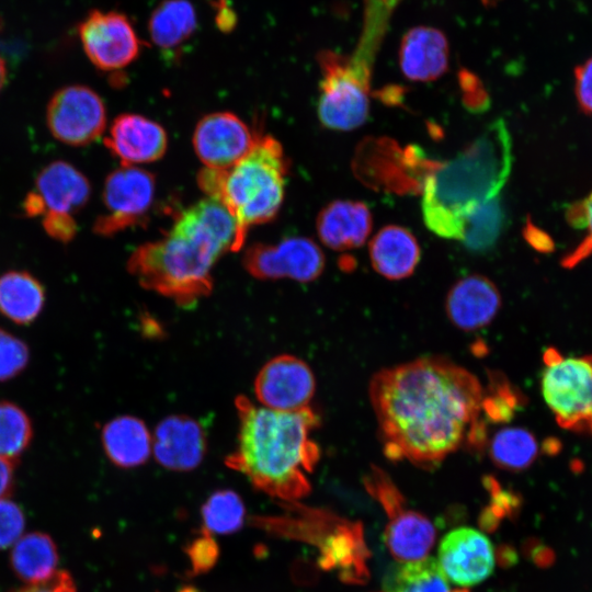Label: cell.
<instances>
[{
    "instance_id": "6da1fadb",
    "label": "cell",
    "mask_w": 592,
    "mask_h": 592,
    "mask_svg": "<svg viewBox=\"0 0 592 592\" xmlns=\"http://www.w3.org/2000/svg\"><path fill=\"white\" fill-rule=\"evenodd\" d=\"M383 449L390 460L430 469L463 445L487 444L483 388L466 368L426 356L384 368L369 382Z\"/></svg>"
},
{
    "instance_id": "7a4b0ae2",
    "label": "cell",
    "mask_w": 592,
    "mask_h": 592,
    "mask_svg": "<svg viewBox=\"0 0 592 592\" xmlns=\"http://www.w3.org/2000/svg\"><path fill=\"white\" fill-rule=\"evenodd\" d=\"M235 235L228 210L206 197L179 214L163 238L134 250L127 270L143 287L192 306L210 294L213 267L231 251Z\"/></svg>"
},
{
    "instance_id": "3957f363",
    "label": "cell",
    "mask_w": 592,
    "mask_h": 592,
    "mask_svg": "<svg viewBox=\"0 0 592 592\" xmlns=\"http://www.w3.org/2000/svg\"><path fill=\"white\" fill-rule=\"evenodd\" d=\"M238 434L235 449L226 457L229 468L244 475L269 496L293 501L310 491L308 474L312 473L320 449L311 433L319 417L307 407L297 411H278L236 399Z\"/></svg>"
},
{
    "instance_id": "277c9868",
    "label": "cell",
    "mask_w": 592,
    "mask_h": 592,
    "mask_svg": "<svg viewBox=\"0 0 592 592\" xmlns=\"http://www.w3.org/2000/svg\"><path fill=\"white\" fill-rule=\"evenodd\" d=\"M511 167V136L504 121L496 119L456 157L431 166L421 203L426 227L460 241L468 216L499 196Z\"/></svg>"
},
{
    "instance_id": "5b68a950",
    "label": "cell",
    "mask_w": 592,
    "mask_h": 592,
    "mask_svg": "<svg viewBox=\"0 0 592 592\" xmlns=\"http://www.w3.org/2000/svg\"><path fill=\"white\" fill-rule=\"evenodd\" d=\"M287 169L281 143L258 133L251 150L231 168H203L198 172L200 189L207 197L218 201L235 220L231 251L242 248L252 226L277 215L284 200Z\"/></svg>"
},
{
    "instance_id": "8992f818",
    "label": "cell",
    "mask_w": 592,
    "mask_h": 592,
    "mask_svg": "<svg viewBox=\"0 0 592 592\" xmlns=\"http://www.w3.org/2000/svg\"><path fill=\"white\" fill-rule=\"evenodd\" d=\"M386 24L383 14L366 11L358 45L351 56L329 49L317 55L321 70L317 114L325 127L351 130L367 119L369 79Z\"/></svg>"
},
{
    "instance_id": "52a82bcc",
    "label": "cell",
    "mask_w": 592,
    "mask_h": 592,
    "mask_svg": "<svg viewBox=\"0 0 592 592\" xmlns=\"http://www.w3.org/2000/svg\"><path fill=\"white\" fill-rule=\"evenodd\" d=\"M543 398L558 425L592 435V354L565 357L557 349L543 354Z\"/></svg>"
},
{
    "instance_id": "ba28073f",
    "label": "cell",
    "mask_w": 592,
    "mask_h": 592,
    "mask_svg": "<svg viewBox=\"0 0 592 592\" xmlns=\"http://www.w3.org/2000/svg\"><path fill=\"white\" fill-rule=\"evenodd\" d=\"M364 486L387 515L384 540L395 559L408 561L426 557L435 542L433 523L407 506L402 493L379 467H372L364 477Z\"/></svg>"
},
{
    "instance_id": "9c48e42d",
    "label": "cell",
    "mask_w": 592,
    "mask_h": 592,
    "mask_svg": "<svg viewBox=\"0 0 592 592\" xmlns=\"http://www.w3.org/2000/svg\"><path fill=\"white\" fill-rule=\"evenodd\" d=\"M46 125L58 141L73 147L87 146L103 135L106 109L102 98L90 87L68 84L50 96Z\"/></svg>"
},
{
    "instance_id": "30bf717a",
    "label": "cell",
    "mask_w": 592,
    "mask_h": 592,
    "mask_svg": "<svg viewBox=\"0 0 592 592\" xmlns=\"http://www.w3.org/2000/svg\"><path fill=\"white\" fill-rule=\"evenodd\" d=\"M155 177L138 167L121 166L107 174L102 200L105 213L96 217L93 232L102 237L114 235L139 224L152 205Z\"/></svg>"
},
{
    "instance_id": "8fae6325",
    "label": "cell",
    "mask_w": 592,
    "mask_h": 592,
    "mask_svg": "<svg viewBox=\"0 0 592 592\" xmlns=\"http://www.w3.org/2000/svg\"><path fill=\"white\" fill-rule=\"evenodd\" d=\"M242 262L247 272L260 280L289 278L306 283L321 275L326 259L310 238L288 237L274 244H251Z\"/></svg>"
},
{
    "instance_id": "7c38bea8",
    "label": "cell",
    "mask_w": 592,
    "mask_h": 592,
    "mask_svg": "<svg viewBox=\"0 0 592 592\" xmlns=\"http://www.w3.org/2000/svg\"><path fill=\"white\" fill-rule=\"evenodd\" d=\"M78 33L87 57L103 71L127 67L141 48L128 18L116 11H90L80 22Z\"/></svg>"
},
{
    "instance_id": "4fadbf2b",
    "label": "cell",
    "mask_w": 592,
    "mask_h": 592,
    "mask_svg": "<svg viewBox=\"0 0 592 592\" xmlns=\"http://www.w3.org/2000/svg\"><path fill=\"white\" fill-rule=\"evenodd\" d=\"M316 391L312 369L301 358L283 354L267 361L254 379L259 405L278 411H297L309 407Z\"/></svg>"
},
{
    "instance_id": "5bb4252c",
    "label": "cell",
    "mask_w": 592,
    "mask_h": 592,
    "mask_svg": "<svg viewBox=\"0 0 592 592\" xmlns=\"http://www.w3.org/2000/svg\"><path fill=\"white\" fill-rule=\"evenodd\" d=\"M257 134L236 114L215 112L196 124L193 148L204 168L226 170L251 150Z\"/></svg>"
},
{
    "instance_id": "9a60e30c",
    "label": "cell",
    "mask_w": 592,
    "mask_h": 592,
    "mask_svg": "<svg viewBox=\"0 0 592 592\" xmlns=\"http://www.w3.org/2000/svg\"><path fill=\"white\" fill-rule=\"evenodd\" d=\"M494 560L488 537L469 526L452 530L439 546L437 562L447 580L459 588L485 581L493 571Z\"/></svg>"
},
{
    "instance_id": "2e32d148",
    "label": "cell",
    "mask_w": 592,
    "mask_h": 592,
    "mask_svg": "<svg viewBox=\"0 0 592 592\" xmlns=\"http://www.w3.org/2000/svg\"><path fill=\"white\" fill-rule=\"evenodd\" d=\"M104 145L122 166L136 167L161 159L168 148V136L159 123L124 113L113 119Z\"/></svg>"
},
{
    "instance_id": "e0dca14e",
    "label": "cell",
    "mask_w": 592,
    "mask_h": 592,
    "mask_svg": "<svg viewBox=\"0 0 592 592\" xmlns=\"http://www.w3.org/2000/svg\"><path fill=\"white\" fill-rule=\"evenodd\" d=\"M205 452V432L191 417H166L152 432V455L167 469L192 470L201 464Z\"/></svg>"
},
{
    "instance_id": "ac0fdd59",
    "label": "cell",
    "mask_w": 592,
    "mask_h": 592,
    "mask_svg": "<svg viewBox=\"0 0 592 592\" xmlns=\"http://www.w3.org/2000/svg\"><path fill=\"white\" fill-rule=\"evenodd\" d=\"M501 295L493 282L482 275H468L448 291L445 309L460 330L475 331L488 326L499 312Z\"/></svg>"
},
{
    "instance_id": "d6986e66",
    "label": "cell",
    "mask_w": 592,
    "mask_h": 592,
    "mask_svg": "<svg viewBox=\"0 0 592 592\" xmlns=\"http://www.w3.org/2000/svg\"><path fill=\"white\" fill-rule=\"evenodd\" d=\"M34 189L42 202L43 215H73L86 206L92 192L89 179L65 160L43 167L35 178Z\"/></svg>"
},
{
    "instance_id": "ffe728a7",
    "label": "cell",
    "mask_w": 592,
    "mask_h": 592,
    "mask_svg": "<svg viewBox=\"0 0 592 592\" xmlns=\"http://www.w3.org/2000/svg\"><path fill=\"white\" fill-rule=\"evenodd\" d=\"M449 47L445 34L432 26H415L401 38L399 66L406 78L433 81L448 68Z\"/></svg>"
},
{
    "instance_id": "44dd1931",
    "label": "cell",
    "mask_w": 592,
    "mask_h": 592,
    "mask_svg": "<svg viewBox=\"0 0 592 592\" xmlns=\"http://www.w3.org/2000/svg\"><path fill=\"white\" fill-rule=\"evenodd\" d=\"M372 214L366 204L337 200L325 206L317 216L319 239L332 250L355 249L366 241L372 230Z\"/></svg>"
},
{
    "instance_id": "7402d4cb",
    "label": "cell",
    "mask_w": 592,
    "mask_h": 592,
    "mask_svg": "<svg viewBox=\"0 0 592 592\" xmlns=\"http://www.w3.org/2000/svg\"><path fill=\"white\" fill-rule=\"evenodd\" d=\"M369 258L374 270L388 280L410 276L421 255L415 237L405 227H383L369 241Z\"/></svg>"
},
{
    "instance_id": "603a6c76",
    "label": "cell",
    "mask_w": 592,
    "mask_h": 592,
    "mask_svg": "<svg viewBox=\"0 0 592 592\" xmlns=\"http://www.w3.org/2000/svg\"><path fill=\"white\" fill-rule=\"evenodd\" d=\"M101 443L106 457L119 468H135L152 455V433L134 415H118L101 430Z\"/></svg>"
},
{
    "instance_id": "cb8c5ba5",
    "label": "cell",
    "mask_w": 592,
    "mask_h": 592,
    "mask_svg": "<svg viewBox=\"0 0 592 592\" xmlns=\"http://www.w3.org/2000/svg\"><path fill=\"white\" fill-rule=\"evenodd\" d=\"M46 293L37 277L24 270L0 275V314L12 322L27 326L43 311Z\"/></svg>"
},
{
    "instance_id": "d4e9b609",
    "label": "cell",
    "mask_w": 592,
    "mask_h": 592,
    "mask_svg": "<svg viewBox=\"0 0 592 592\" xmlns=\"http://www.w3.org/2000/svg\"><path fill=\"white\" fill-rule=\"evenodd\" d=\"M58 551L53 538L42 532L21 536L10 554V565L16 577L27 584H36L57 572Z\"/></svg>"
},
{
    "instance_id": "484cf974",
    "label": "cell",
    "mask_w": 592,
    "mask_h": 592,
    "mask_svg": "<svg viewBox=\"0 0 592 592\" xmlns=\"http://www.w3.org/2000/svg\"><path fill=\"white\" fill-rule=\"evenodd\" d=\"M383 587L385 592H468L465 588L452 589L437 560L428 556L391 566Z\"/></svg>"
},
{
    "instance_id": "4316f807",
    "label": "cell",
    "mask_w": 592,
    "mask_h": 592,
    "mask_svg": "<svg viewBox=\"0 0 592 592\" xmlns=\"http://www.w3.org/2000/svg\"><path fill=\"white\" fill-rule=\"evenodd\" d=\"M196 24V11L189 0H164L152 11L148 31L158 47L172 49L193 35Z\"/></svg>"
},
{
    "instance_id": "83f0119b",
    "label": "cell",
    "mask_w": 592,
    "mask_h": 592,
    "mask_svg": "<svg viewBox=\"0 0 592 592\" xmlns=\"http://www.w3.org/2000/svg\"><path fill=\"white\" fill-rule=\"evenodd\" d=\"M539 452L538 443L526 429L503 428L489 443V455L496 466L508 471H521L528 468Z\"/></svg>"
},
{
    "instance_id": "f1b7e54d",
    "label": "cell",
    "mask_w": 592,
    "mask_h": 592,
    "mask_svg": "<svg viewBox=\"0 0 592 592\" xmlns=\"http://www.w3.org/2000/svg\"><path fill=\"white\" fill-rule=\"evenodd\" d=\"M503 217L499 196L475 209L465 221L460 240L465 248L480 253L490 250L500 236Z\"/></svg>"
},
{
    "instance_id": "f546056e",
    "label": "cell",
    "mask_w": 592,
    "mask_h": 592,
    "mask_svg": "<svg viewBox=\"0 0 592 592\" xmlns=\"http://www.w3.org/2000/svg\"><path fill=\"white\" fill-rule=\"evenodd\" d=\"M33 439V424L18 405L0 400V456L16 462Z\"/></svg>"
},
{
    "instance_id": "4dcf8cb0",
    "label": "cell",
    "mask_w": 592,
    "mask_h": 592,
    "mask_svg": "<svg viewBox=\"0 0 592 592\" xmlns=\"http://www.w3.org/2000/svg\"><path fill=\"white\" fill-rule=\"evenodd\" d=\"M526 403L525 396L501 373H490L481 413L493 423H506Z\"/></svg>"
},
{
    "instance_id": "1f68e13d",
    "label": "cell",
    "mask_w": 592,
    "mask_h": 592,
    "mask_svg": "<svg viewBox=\"0 0 592 592\" xmlns=\"http://www.w3.org/2000/svg\"><path fill=\"white\" fill-rule=\"evenodd\" d=\"M244 514L246 509L241 498L228 489L210 494L202 508L206 531L216 534L238 531L244 522Z\"/></svg>"
},
{
    "instance_id": "d6a6232c",
    "label": "cell",
    "mask_w": 592,
    "mask_h": 592,
    "mask_svg": "<svg viewBox=\"0 0 592 592\" xmlns=\"http://www.w3.org/2000/svg\"><path fill=\"white\" fill-rule=\"evenodd\" d=\"M566 218L572 227L588 229L582 242L561 260L563 267L572 269L592 254V192L584 200L571 204Z\"/></svg>"
},
{
    "instance_id": "836d02e7",
    "label": "cell",
    "mask_w": 592,
    "mask_h": 592,
    "mask_svg": "<svg viewBox=\"0 0 592 592\" xmlns=\"http://www.w3.org/2000/svg\"><path fill=\"white\" fill-rule=\"evenodd\" d=\"M31 357L27 344L0 328V383L20 375L29 365Z\"/></svg>"
},
{
    "instance_id": "e575fe53",
    "label": "cell",
    "mask_w": 592,
    "mask_h": 592,
    "mask_svg": "<svg viewBox=\"0 0 592 592\" xmlns=\"http://www.w3.org/2000/svg\"><path fill=\"white\" fill-rule=\"evenodd\" d=\"M25 517L22 509L9 498L0 499V550L11 547L22 536Z\"/></svg>"
},
{
    "instance_id": "d590c367",
    "label": "cell",
    "mask_w": 592,
    "mask_h": 592,
    "mask_svg": "<svg viewBox=\"0 0 592 592\" xmlns=\"http://www.w3.org/2000/svg\"><path fill=\"white\" fill-rule=\"evenodd\" d=\"M44 231L54 240L69 243L78 232V225L73 215L47 213L42 217Z\"/></svg>"
},
{
    "instance_id": "8d00e7d4",
    "label": "cell",
    "mask_w": 592,
    "mask_h": 592,
    "mask_svg": "<svg viewBox=\"0 0 592 592\" xmlns=\"http://www.w3.org/2000/svg\"><path fill=\"white\" fill-rule=\"evenodd\" d=\"M574 91L580 109L592 114V57L574 69Z\"/></svg>"
},
{
    "instance_id": "74e56055",
    "label": "cell",
    "mask_w": 592,
    "mask_h": 592,
    "mask_svg": "<svg viewBox=\"0 0 592 592\" xmlns=\"http://www.w3.org/2000/svg\"><path fill=\"white\" fill-rule=\"evenodd\" d=\"M15 592H77V589L68 571L57 570L48 580L36 584H29Z\"/></svg>"
},
{
    "instance_id": "f35d334b",
    "label": "cell",
    "mask_w": 592,
    "mask_h": 592,
    "mask_svg": "<svg viewBox=\"0 0 592 592\" xmlns=\"http://www.w3.org/2000/svg\"><path fill=\"white\" fill-rule=\"evenodd\" d=\"M217 554V546L207 534L190 548V557L196 571L208 569L215 562Z\"/></svg>"
},
{
    "instance_id": "ab89813d",
    "label": "cell",
    "mask_w": 592,
    "mask_h": 592,
    "mask_svg": "<svg viewBox=\"0 0 592 592\" xmlns=\"http://www.w3.org/2000/svg\"><path fill=\"white\" fill-rule=\"evenodd\" d=\"M16 462L0 456V499L8 498L14 488Z\"/></svg>"
},
{
    "instance_id": "60d3db41",
    "label": "cell",
    "mask_w": 592,
    "mask_h": 592,
    "mask_svg": "<svg viewBox=\"0 0 592 592\" xmlns=\"http://www.w3.org/2000/svg\"><path fill=\"white\" fill-rule=\"evenodd\" d=\"M524 235L528 243L538 251L549 252L554 249L551 238L531 223L526 225Z\"/></svg>"
},
{
    "instance_id": "b9f144b4",
    "label": "cell",
    "mask_w": 592,
    "mask_h": 592,
    "mask_svg": "<svg viewBox=\"0 0 592 592\" xmlns=\"http://www.w3.org/2000/svg\"><path fill=\"white\" fill-rule=\"evenodd\" d=\"M7 81H8V68H7L5 60L0 55V92L7 84Z\"/></svg>"
},
{
    "instance_id": "7bdbcfd3",
    "label": "cell",
    "mask_w": 592,
    "mask_h": 592,
    "mask_svg": "<svg viewBox=\"0 0 592 592\" xmlns=\"http://www.w3.org/2000/svg\"><path fill=\"white\" fill-rule=\"evenodd\" d=\"M389 8L392 10L400 0H386Z\"/></svg>"
},
{
    "instance_id": "ee69618b",
    "label": "cell",
    "mask_w": 592,
    "mask_h": 592,
    "mask_svg": "<svg viewBox=\"0 0 592 592\" xmlns=\"http://www.w3.org/2000/svg\"><path fill=\"white\" fill-rule=\"evenodd\" d=\"M380 592H385V591H380Z\"/></svg>"
}]
</instances>
